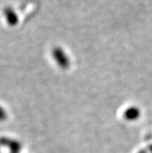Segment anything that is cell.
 I'll return each instance as SVG.
<instances>
[{
  "label": "cell",
  "instance_id": "obj_1",
  "mask_svg": "<svg viewBox=\"0 0 152 153\" xmlns=\"http://www.w3.org/2000/svg\"><path fill=\"white\" fill-rule=\"evenodd\" d=\"M52 54H53L54 60L58 63L59 67H61L62 68H64V69H65V68H67L69 67V58L66 55L65 51L62 48H54L53 50Z\"/></svg>",
  "mask_w": 152,
  "mask_h": 153
},
{
  "label": "cell",
  "instance_id": "obj_2",
  "mask_svg": "<svg viewBox=\"0 0 152 153\" xmlns=\"http://www.w3.org/2000/svg\"><path fill=\"white\" fill-rule=\"evenodd\" d=\"M3 14L6 19V22L10 26L13 27L19 23V17L15 10H13V8L10 6L5 7L3 10Z\"/></svg>",
  "mask_w": 152,
  "mask_h": 153
},
{
  "label": "cell",
  "instance_id": "obj_3",
  "mask_svg": "<svg viewBox=\"0 0 152 153\" xmlns=\"http://www.w3.org/2000/svg\"><path fill=\"white\" fill-rule=\"evenodd\" d=\"M0 145L3 146H7L10 149V153H19L21 146L20 143L14 139H10L8 138H0Z\"/></svg>",
  "mask_w": 152,
  "mask_h": 153
},
{
  "label": "cell",
  "instance_id": "obj_4",
  "mask_svg": "<svg viewBox=\"0 0 152 153\" xmlns=\"http://www.w3.org/2000/svg\"><path fill=\"white\" fill-rule=\"evenodd\" d=\"M140 117V111L137 107H130L124 112V117L128 120H134Z\"/></svg>",
  "mask_w": 152,
  "mask_h": 153
},
{
  "label": "cell",
  "instance_id": "obj_5",
  "mask_svg": "<svg viewBox=\"0 0 152 153\" xmlns=\"http://www.w3.org/2000/svg\"><path fill=\"white\" fill-rule=\"evenodd\" d=\"M7 119V113L0 106V121H4Z\"/></svg>",
  "mask_w": 152,
  "mask_h": 153
},
{
  "label": "cell",
  "instance_id": "obj_6",
  "mask_svg": "<svg viewBox=\"0 0 152 153\" xmlns=\"http://www.w3.org/2000/svg\"><path fill=\"white\" fill-rule=\"evenodd\" d=\"M151 153H152V146L151 147Z\"/></svg>",
  "mask_w": 152,
  "mask_h": 153
}]
</instances>
